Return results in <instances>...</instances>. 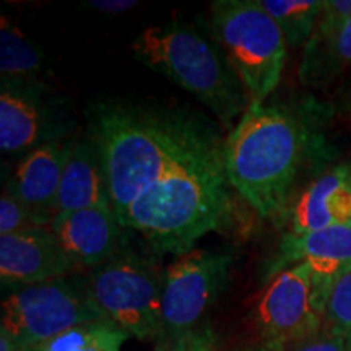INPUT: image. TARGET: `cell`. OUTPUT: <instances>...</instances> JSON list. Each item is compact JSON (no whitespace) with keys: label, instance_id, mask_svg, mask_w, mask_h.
Segmentation results:
<instances>
[{"label":"cell","instance_id":"cell-1","mask_svg":"<svg viewBox=\"0 0 351 351\" xmlns=\"http://www.w3.org/2000/svg\"><path fill=\"white\" fill-rule=\"evenodd\" d=\"M90 127L117 218L176 171L223 155L225 147L213 122L179 108L98 103Z\"/></svg>","mask_w":351,"mask_h":351},{"label":"cell","instance_id":"cell-2","mask_svg":"<svg viewBox=\"0 0 351 351\" xmlns=\"http://www.w3.org/2000/svg\"><path fill=\"white\" fill-rule=\"evenodd\" d=\"M232 218L234 197L219 155L176 171L132 202L117 219L156 254L179 256L210 232L230 228Z\"/></svg>","mask_w":351,"mask_h":351},{"label":"cell","instance_id":"cell-3","mask_svg":"<svg viewBox=\"0 0 351 351\" xmlns=\"http://www.w3.org/2000/svg\"><path fill=\"white\" fill-rule=\"evenodd\" d=\"M304 153V132L291 114L251 104L225 138L223 160L232 191L261 218L288 207Z\"/></svg>","mask_w":351,"mask_h":351},{"label":"cell","instance_id":"cell-4","mask_svg":"<svg viewBox=\"0 0 351 351\" xmlns=\"http://www.w3.org/2000/svg\"><path fill=\"white\" fill-rule=\"evenodd\" d=\"M135 59L194 95L225 127L251 101L218 43L182 23L147 28L130 46Z\"/></svg>","mask_w":351,"mask_h":351},{"label":"cell","instance_id":"cell-5","mask_svg":"<svg viewBox=\"0 0 351 351\" xmlns=\"http://www.w3.org/2000/svg\"><path fill=\"white\" fill-rule=\"evenodd\" d=\"M213 36L243 83L251 104H263L282 80L288 44L258 0H217L210 5Z\"/></svg>","mask_w":351,"mask_h":351},{"label":"cell","instance_id":"cell-6","mask_svg":"<svg viewBox=\"0 0 351 351\" xmlns=\"http://www.w3.org/2000/svg\"><path fill=\"white\" fill-rule=\"evenodd\" d=\"M232 256L194 247L174 256L165 270L161 335L156 351H187L200 330V320L225 291Z\"/></svg>","mask_w":351,"mask_h":351},{"label":"cell","instance_id":"cell-7","mask_svg":"<svg viewBox=\"0 0 351 351\" xmlns=\"http://www.w3.org/2000/svg\"><path fill=\"white\" fill-rule=\"evenodd\" d=\"M88 291L104 317L129 337L156 345L161 335L165 271L147 258L119 252L90 270Z\"/></svg>","mask_w":351,"mask_h":351},{"label":"cell","instance_id":"cell-8","mask_svg":"<svg viewBox=\"0 0 351 351\" xmlns=\"http://www.w3.org/2000/svg\"><path fill=\"white\" fill-rule=\"evenodd\" d=\"M108 320L88 291L86 280L64 276L51 282L10 289L2 301L0 328L15 339L26 351L69 328Z\"/></svg>","mask_w":351,"mask_h":351},{"label":"cell","instance_id":"cell-9","mask_svg":"<svg viewBox=\"0 0 351 351\" xmlns=\"http://www.w3.org/2000/svg\"><path fill=\"white\" fill-rule=\"evenodd\" d=\"M322 311L306 263L278 270L265 285L254 309L262 351H283L322 328Z\"/></svg>","mask_w":351,"mask_h":351},{"label":"cell","instance_id":"cell-10","mask_svg":"<svg viewBox=\"0 0 351 351\" xmlns=\"http://www.w3.org/2000/svg\"><path fill=\"white\" fill-rule=\"evenodd\" d=\"M78 267L49 228L0 236V278L10 289L70 276Z\"/></svg>","mask_w":351,"mask_h":351},{"label":"cell","instance_id":"cell-11","mask_svg":"<svg viewBox=\"0 0 351 351\" xmlns=\"http://www.w3.org/2000/svg\"><path fill=\"white\" fill-rule=\"evenodd\" d=\"M296 263H306L313 271L315 300L324 314L333 283L351 270V226L285 234L275 274L278 269H288Z\"/></svg>","mask_w":351,"mask_h":351},{"label":"cell","instance_id":"cell-12","mask_svg":"<svg viewBox=\"0 0 351 351\" xmlns=\"http://www.w3.org/2000/svg\"><path fill=\"white\" fill-rule=\"evenodd\" d=\"M49 230L77 267H95L119 254L122 231L111 207H95L57 215Z\"/></svg>","mask_w":351,"mask_h":351},{"label":"cell","instance_id":"cell-13","mask_svg":"<svg viewBox=\"0 0 351 351\" xmlns=\"http://www.w3.org/2000/svg\"><path fill=\"white\" fill-rule=\"evenodd\" d=\"M73 140H51L26 153L5 187L21 204L51 223Z\"/></svg>","mask_w":351,"mask_h":351},{"label":"cell","instance_id":"cell-14","mask_svg":"<svg viewBox=\"0 0 351 351\" xmlns=\"http://www.w3.org/2000/svg\"><path fill=\"white\" fill-rule=\"evenodd\" d=\"M38 83L2 82L0 90V150L32 152L51 142L52 125Z\"/></svg>","mask_w":351,"mask_h":351},{"label":"cell","instance_id":"cell-15","mask_svg":"<svg viewBox=\"0 0 351 351\" xmlns=\"http://www.w3.org/2000/svg\"><path fill=\"white\" fill-rule=\"evenodd\" d=\"M295 234L351 226V169L333 168L311 184L289 212Z\"/></svg>","mask_w":351,"mask_h":351},{"label":"cell","instance_id":"cell-16","mask_svg":"<svg viewBox=\"0 0 351 351\" xmlns=\"http://www.w3.org/2000/svg\"><path fill=\"white\" fill-rule=\"evenodd\" d=\"M95 207H111V197L98 148L88 135L73 140L56 200L54 218L57 215Z\"/></svg>","mask_w":351,"mask_h":351},{"label":"cell","instance_id":"cell-17","mask_svg":"<svg viewBox=\"0 0 351 351\" xmlns=\"http://www.w3.org/2000/svg\"><path fill=\"white\" fill-rule=\"evenodd\" d=\"M351 65V16L337 32L317 36L306 44L300 77L304 85L322 86Z\"/></svg>","mask_w":351,"mask_h":351},{"label":"cell","instance_id":"cell-18","mask_svg":"<svg viewBox=\"0 0 351 351\" xmlns=\"http://www.w3.org/2000/svg\"><path fill=\"white\" fill-rule=\"evenodd\" d=\"M43 52L2 16L0 21V75L8 83H36L43 72Z\"/></svg>","mask_w":351,"mask_h":351},{"label":"cell","instance_id":"cell-19","mask_svg":"<svg viewBox=\"0 0 351 351\" xmlns=\"http://www.w3.org/2000/svg\"><path fill=\"white\" fill-rule=\"evenodd\" d=\"M129 339L111 320H93L69 328L26 351H121V346Z\"/></svg>","mask_w":351,"mask_h":351},{"label":"cell","instance_id":"cell-20","mask_svg":"<svg viewBox=\"0 0 351 351\" xmlns=\"http://www.w3.org/2000/svg\"><path fill=\"white\" fill-rule=\"evenodd\" d=\"M276 21L291 47L306 46L317 26L324 2L320 0H258Z\"/></svg>","mask_w":351,"mask_h":351},{"label":"cell","instance_id":"cell-21","mask_svg":"<svg viewBox=\"0 0 351 351\" xmlns=\"http://www.w3.org/2000/svg\"><path fill=\"white\" fill-rule=\"evenodd\" d=\"M322 330L339 337L351 350V270L330 288L324 307Z\"/></svg>","mask_w":351,"mask_h":351},{"label":"cell","instance_id":"cell-22","mask_svg":"<svg viewBox=\"0 0 351 351\" xmlns=\"http://www.w3.org/2000/svg\"><path fill=\"white\" fill-rule=\"evenodd\" d=\"M49 226V219L39 217L25 204H21L8 189H3L2 197H0V236Z\"/></svg>","mask_w":351,"mask_h":351},{"label":"cell","instance_id":"cell-23","mask_svg":"<svg viewBox=\"0 0 351 351\" xmlns=\"http://www.w3.org/2000/svg\"><path fill=\"white\" fill-rule=\"evenodd\" d=\"M351 16V0H327L324 2V8L320 12L317 26L314 34L324 36V34L333 33L343 26ZM313 34V36H314Z\"/></svg>","mask_w":351,"mask_h":351},{"label":"cell","instance_id":"cell-24","mask_svg":"<svg viewBox=\"0 0 351 351\" xmlns=\"http://www.w3.org/2000/svg\"><path fill=\"white\" fill-rule=\"evenodd\" d=\"M283 351H351L339 337L330 335L326 330H320L307 339L289 345Z\"/></svg>","mask_w":351,"mask_h":351},{"label":"cell","instance_id":"cell-25","mask_svg":"<svg viewBox=\"0 0 351 351\" xmlns=\"http://www.w3.org/2000/svg\"><path fill=\"white\" fill-rule=\"evenodd\" d=\"M85 5L88 8L104 13V15H124L138 5L135 0H90Z\"/></svg>","mask_w":351,"mask_h":351},{"label":"cell","instance_id":"cell-26","mask_svg":"<svg viewBox=\"0 0 351 351\" xmlns=\"http://www.w3.org/2000/svg\"><path fill=\"white\" fill-rule=\"evenodd\" d=\"M187 351H219L217 343H215L213 332L208 327L200 328L189 343Z\"/></svg>","mask_w":351,"mask_h":351},{"label":"cell","instance_id":"cell-27","mask_svg":"<svg viewBox=\"0 0 351 351\" xmlns=\"http://www.w3.org/2000/svg\"><path fill=\"white\" fill-rule=\"evenodd\" d=\"M0 351H25L19 341H16L10 333L0 328Z\"/></svg>","mask_w":351,"mask_h":351}]
</instances>
